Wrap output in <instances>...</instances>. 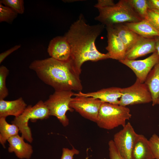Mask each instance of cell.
Segmentation results:
<instances>
[{"mask_svg": "<svg viewBox=\"0 0 159 159\" xmlns=\"http://www.w3.org/2000/svg\"><path fill=\"white\" fill-rule=\"evenodd\" d=\"M102 102L93 97L76 95L72 98L69 106L84 117L96 122Z\"/></svg>", "mask_w": 159, "mask_h": 159, "instance_id": "cell-8", "label": "cell"}, {"mask_svg": "<svg viewBox=\"0 0 159 159\" xmlns=\"http://www.w3.org/2000/svg\"><path fill=\"white\" fill-rule=\"evenodd\" d=\"M19 131L16 125L8 123L6 117H0V142L4 148L6 141L11 137L18 135Z\"/></svg>", "mask_w": 159, "mask_h": 159, "instance_id": "cell-21", "label": "cell"}, {"mask_svg": "<svg viewBox=\"0 0 159 159\" xmlns=\"http://www.w3.org/2000/svg\"><path fill=\"white\" fill-rule=\"evenodd\" d=\"M108 144L110 159H123L119 153L113 140H110Z\"/></svg>", "mask_w": 159, "mask_h": 159, "instance_id": "cell-28", "label": "cell"}, {"mask_svg": "<svg viewBox=\"0 0 159 159\" xmlns=\"http://www.w3.org/2000/svg\"><path fill=\"white\" fill-rule=\"evenodd\" d=\"M156 51L154 38H146L140 36L136 42L126 52L125 59L135 60Z\"/></svg>", "mask_w": 159, "mask_h": 159, "instance_id": "cell-13", "label": "cell"}, {"mask_svg": "<svg viewBox=\"0 0 159 159\" xmlns=\"http://www.w3.org/2000/svg\"><path fill=\"white\" fill-rule=\"evenodd\" d=\"M24 139L18 134L13 136L7 140L9 146L8 151L14 152L16 156L20 159H29L33 153L32 146L24 140Z\"/></svg>", "mask_w": 159, "mask_h": 159, "instance_id": "cell-15", "label": "cell"}, {"mask_svg": "<svg viewBox=\"0 0 159 159\" xmlns=\"http://www.w3.org/2000/svg\"><path fill=\"white\" fill-rule=\"evenodd\" d=\"M146 19L159 32V14L154 10L148 9Z\"/></svg>", "mask_w": 159, "mask_h": 159, "instance_id": "cell-27", "label": "cell"}, {"mask_svg": "<svg viewBox=\"0 0 159 159\" xmlns=\"http://www.w3.org/2000/svg\"><path fill=\"white\" fill-rule=\"evenodd\" d=\"M156 104H159V97L157 100Z\"/></svg>", "mask_w": 159, "mask_h": 159, "instance_id": "cell-34", "label": "cell"}, {"mask_svg": "<svg viewBox=\"0 0 159 159\" xmlns=\"http://www.w3.org/2000/svg\"><path fill=\"white\" fill-rule=\"evenodd\" d=\"M155 42V48L156 51L159 54V36H157L154 37Z\"/></svg>", "mask_w": 159, "mask_h": 159, "instance_id": "cell-33", "label": "cell"}, {"mask_svg": "<svg viewBox=\"0 0 159 159\" xmlns=\"http://www.w3.org/2000/svg\"><path fill=\"white\" fill-rule=\"evenodd\" d=\"M9 70L5 66L0 67V100H4L9 95L8 90L6 85V78Z\"/></svg>", "mask_w": 159, "mask_h": 159, "instance_id": "cell-23", "label": "cell"}, {"mask_svg": "<svg viewBox=\"0 0 159 159\" xmlns=\"http://www.w3.org/2000/svg\"><path fill=\"white\" fill-rule=\"evenodd\" d=\"M138 134L129 122L115 134L113 140L123 159H131L132 150Z\"/></svg>", "mask_w": 159, "mask_h": 159, "instance_id": "cell-9", "label": "cell"}, {"mask_svg": "<svg viewBox=\"0 0 159 159\" xmlns=\"http://www.w3.org/2000/svg\"><path fill=\"white\" fill-rule=\"evenodd\" d=\"M107 45L106 49L110 58L120 61L125 59L127 50L125 47L117 34L112 26H106Z\"/></svg>", "mask_w": 159, "mask_h": 159, "instance_id": "cell-11", "label": "cell"}, {"mask_svg": "<svg viewBox=\"0 0 159 159\" xmlns=\"http://www.w3.org/2000/svg\"><path fill=\"white\" fill-rule=\"evenodd\" d=\"M123 24L128 28L141 37L152 38L159 36V32L146 19H143L138 22Z\"/></svg>", "mask_w": 159, "mask_h": 159, "instance_id": "cell-18", "label": "cell"}, {"mask_svg": "<svg viewBox=\"0 0 159 159\" xmlns=\"http://www.w3.org/2000/svg\"><path fill=\"white\" fill-rule=\"evenodd\" d=\"M154 10L156 12H157V13H158L159 14V10Z\"/></svg>", "mask_w": 159, "mask_h": 159, "instance_id": "cell-35", "label": "cell"}, {"mask_svg": "<svg viewBox=\"0 0 159 159\" xmlns=\"http://www.w3.org/2000/svg\"><path fill=\"white\" fill-rule=\"evenodd\" d=\"M74 93L72 91H55L44 102L50 116L55 117L64 127L67 126L69 124L67 112L73 110L70 107L69 105Z\"/></svg>", "mask_w": 159, "mask_h": 159, "instance_id": "cell-6", "label": "cell"}, {"mask_svg": "<svg viewBox=\"0 0 159 159\" xmlns=\"http://www.w3.org/2000/svg\"><path fill=\"white\" fill-rule=\"evenodd\" d=\"M149 141L155 159H159V137L154 134L150 138Z\"/></svg>", "mask_w": 159, "mask_h": 159, "instance_id": "cell-26", "label": "cell"}, {"mask_svg": "<svg viewBox=\"0 0 159 159\" xmlns=\"http://www.w3.org/2000/svg\"><path fill=\"white\" fill-rule=\"evenodd\" d=\"M97 9L99 14L95 19L106 26L138 22L143 19L134 11L127 0H120L112 6Z\"/></svg>", "mask_w": 159, "mask_h": 159, "instance_id": "cell-3", "label": "cell"}, {"mask_svg": "<svg viewBox=\"0 0 159 159\" xmlns=\"http://www.w3.org/2000/svg\"><path fill=\"white\" fill-rule=\"evenodd\" d=\"M115 4L112 0H98L94 6L97 9L105 8L112 6Z\"/></svg>", "mask_w": 159, "mask_h": 159, "instance_id": "cell-30", "label": "cell"}, {"mask_svg": "<svg viewBox=\"0 0 159 159\" xmlns=\"http://www.w3.org/2000/svg\"><path fill=\"white\" fill-rule=\"evenodd\" d=\"M21 46L20 45H16L7 50L1 53L0 54V63L1 64L9 55L20 48Z\"/></svg>", "mask_w": 159, "mask_h": 159, "instance_id": "cell-31", "label": "cell"}, {"mask_svg": "<svg viewBox=\"0 0 159 159\" xmlns=\"http://www.w3.org/2000/svg\"><path fill=\"white\" fill-rule=\"evenodd\" d=\"M134 11L143 19H146L148 8L147 0H127Z\"/></svg>", "mask_w": 159, "mask_h": 159, "instance_id": "cell-22", "label": "cell"}, {"mask_svg": "<svg viewBox=\"0 0 159 159\" xmlns=\"http://www.w3.org/2000/svg\"><path fill=\"white\" fill-rule=\"evenodd\" d=\"M148 9L159 10V0H147Z\"/></svg>", "mask_w": 159, "mask_h": 159, "instance_id": "cell-32", "label": "cell"}, {"mask_svg": "<svg viewBox=\"0 0 159 159\" xmlns=\"http://www.w3.org/2000/svg\"><path fill=\"white\" fill-rule=\"evenodd\" d=\"M121 90L122 88L112 87L86 93L80 91L78 93H74V96L92 97L99 99L102 102L119 105L122 95Z\"/></svg>", "mask_w": 159, "mask_h": 159, "instance_id": "cell-14", "label": "cell"}, {"mask_svg": "<svg viewBox=\"0 0 159 159\" xmlns=\"http://www.w3.org/2000/svg\"><path fill=\"white\" fill-rule=\"evenodd\" d=\"M18 14L11 9L0 4V22L11 24L17 17Z\"/></svg>", "mask_w": 159, "mask_h": 159, "instance_id": "cell-24", "label": "cell"}, {"mask_svg": "<svg viewBox=\"0 0 159 159\" xmlns=\"http://www.w3.org/2000/svg\"><path fill=\"white\" fill-rule=\"evenodd\" d=\"M47 52L51 57L61 61L68 60L71 55V48L64 36H57L50 42Z\"/></svg>", "mask_w": 159, "mask_h": 159, "instance_id": "cell-12", "label": "cell"}, {"mask_svg": "<svg viewBox=\"0 0 159 159\" xmlns=\"http://www.w3.org/2000/svg\"><path fill=\"white\" fill-rule=\"evenodd\" d=\"M144 83L151 94L154 106L159 97V62L150 72Z\"/></svg>", "mask_w": 159, "mask_h": 159, "instance_id": "cell-19", "label": "cell"}, {"mask_svg": "<svg viewBox=\"0 0 159 159\" xmlns=\"http://www.w3.org/2000/svg\"><path fill=\"white\" fill-rule=\"evenodd\" d=\"M80 153L79 150L74 147L71 149L67 148H63L62 150V154L60 159H73L75 155Z\"/></svg>", "mask_w": 159, "mask_h": 159, "instance_id": "cell-29", "label": "cell"}, {"mask_svg": "<svg viewBox=\"0 0 159 159\" xmlns=\"http://www.w3.org/2000/svg\"><path fill=\"white\" fill-rule=\"evenodd\" d=\"M119 62L131 69L137 79L144 83L148 74L154 66L159 62V54L157 51L142 60H131L125 59Z\"/></svg>", "mask_w": 159, "mask_h": 159, "instance_id": "cell-10", "label": "cell"}, {"mask_svg": "<svg viewBox=\"0 0 159 159\" xmlns=\"http://www.w3.org/2000/svg\"><path fill=\"white\" fill-rule=\"evenodd\" d=\"M0 4L9 7L18 14H22L24 13L23 0H1Z\"/></svg>", "mask_w": 159, "mask_h": 159, "instance_id": "cell-25", "label": "cell"}, {"mask_svg": "<svg viewBox=\"0 0 159 159\" xmlns=\"http://www.w3.org/2000/svg\"><path fill=\"white\" fill-rule=\"evenodd\" d=\"M27 106L21 97L11 101L0 100V117L6 118L9 115L18 117L23 113Z\"/></svg>", "mask_w": 159, "mask_h": 159, "instance_id": "cell-16", "label": "cell"}, {"mask_svg": "<svg viewBox=\"0 0 159 159\" xmlns=\"http://www.w3.org/2000/svg\"><path fill=\"white\" fill-rule=\"evenodd\" d=\"M119 105H128L148 103L152 102L151 94L144 83L137 79L131 86L122 88Z\"/></svg>", "mask_w": 159, "mask_h": 159, "instance_id": "cell-7", "label": "cell"}, {"mask_svg": "<svg viewBox=\"0 0 159 159\" xmlns=\"http://www.w3.org/2000/svg\"><path fill=\"white\" fill-rule=\"evenodd\" d=\"M105 26L101 24L90 25L87 24L81 14L64 34L71 47L70 58L80 74L85 62H97L110 58L108 52H100L95 45V40L102 32Z\"/></svg>", "mask_w": 159, "mask_h": 159, "instance_id": "cell-1", "label": "cell"}, {"mask_svg": "<svg viewBox=\"0 0 159 159\" xmlns=\"http://www.w3.org/2000/svg\"><path fill=\"white\" fill-rule=\"evenodd\" d=\"M50 116L48 109L42 100L33 106H27L20 115L15 117L11 123L17 126L21 134V136L30 143L33 140L31 129L28 125L30 120L47 119Z\"/></svg>", "mask_w": 159, "mask_h": 159, "instance_id": "cell-5", "label": "cell"}, {"mask_svg": "<svg viewBox=\"0 0 159 159\" xmlns=\"http://www.w3.org/2000/svg\"><path fill=\"white\" fill-rule=\"evenodd\" d=\"M131 116L126 106L102 102L95 122L100 128L110 130L119 126L124 127Z\"/></svg>", "mask_w": 159, "mask_h": 159, "instance_id": "cell-4", "label": "cell"}, {"mask_svg": "<svg viewBox=\"0 0 159 159\" xmlns=\"http://www.w3.org/2000/svg\"><path fill=\"white\" fill-rule=\"evenodd\" d=\"M131 159H155L149 140L143 135L138 134L132 150Z\"/></svg>", "mask_w": 159, "mask_h": 159, "instance_id": "cell-17", "label": "cell"}, {"mask_svg": "<svg viewBox=\"0 0 159 159\" xmlns=\"http://www.w3.org/2000/svg\"><path fill=\"white\" fill-rule=\"evenodd\" d=\"M124 43L127 51L136 42L140 36L126 27L123 23L112 26Z\"/></svg>", "mask_w": 159, "mask_h": 159, "instance_id": "cell-20", "label": "cell"}, {"mask_svg": "<svg viewBox=\"0 0 159 159\" xmlns=\"http://www.w3.org/2000/svg\"><path fill=\"white\" fill-rule=\"evenodd\" d=\"M29 68L39 78L55 91H81L83 88L80 74L70 59L61 61L52 57L34 60Z\"/></svg>", "mask_w": 159, "mask_h": 159, "instance_id": "cell-2", "label": "cell"}]
</instances>
